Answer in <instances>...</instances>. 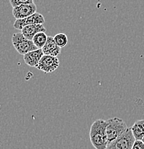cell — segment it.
<instances>
[{"instance_id":"1","label":"cell","mask_w":144,"mask_h":149,"mask_svg":"<svg viewBox=\"0 0 144 149\" xmlns=\"http://www.w3.org/2000/svg\"><path fill=\"white\" fill-rule=\"evenodd\" d=\"M107 120L98 119L93 123L90 130V139L95 149H106L108 139L106 134Z\"/></svg>"},{"instance_id":"2","label":"cell","mask_w":144,"mask_h":149,"mask_svg":"<svg viewBox=\"0 0 144 149\" xmlns=\"http://www.w3.org/2000/svg\"><path fill=\"white\" fill-rule=\"evenodd\" d=\"M128 128L126 123L123 119L115 117L107 120L106 134L108 144L121 136Z\"/></svg>"},{"instance_id":"3","label":"cell","mask_w":144,"mask_h":149,"mask_svg":"<svg viewBox=\"0 0 144 149\" xmlns=\"http://www.w3.org/2000/svg\"><path fill=\"white\" fill-rule=\"evenodd\" d=\"M12 42L17 52L22 55H24L31 51L38 49L32 40L24 37L22 33H15L12 35Z\"/></svg>"},{"instance_id":"4","label":"cell","mask_w":144,"mask_h":149,"mask_svg":"<svg viewBox=\"0 0 144 149\" xmlns=\"http://www.w3.org/2000/svg\"><path fill=\"white\" fill-rule=\"evenodd\" d=\"M135 141L131 128H128L121 136L108 143L106 149H132Z\"/></svg>"},{"instance_id":"5","label":"cell","mask_w":144,"mask_h":149,"mask_svg":"<svg viewBox=\"0 0 144 149\" xmlns=\"http://www.w3.org/2000/svg\"><path fill=\"white\" fill-rule=\"evenodd\" d=\"M60 61L57 57L44 55L39 62L36 68L45 73H50L58 68Z\"/></svg>"},{"instance_id":"6","label":"cell","mask_w":144,"mask_h":149,"mask_svg":"<svg viewBox=\"0 0 144 149\" xmlns=\"http://www.w3.org/2000/svg\"><path fill=\"white\" fill-rule=\"evenodd\" d=\"M45 22V20L43 15L38 13V12H35V14L26 18L21 19H16L13 26L16 29L22 30V29L25 27V26L36 24H43Z\"/></svg>"},{"instance_id":"7","label":"cell","mask_w":144,"mask_h":149,"mask_svg":"<svg viewBox=\"0 0 144 149\" xmlns=\"http://www.w3.org/2000/svg\"><path fill=\"white\" fill-rule=\"evenodd\" d=\"M37 12V6L35 3L28 4H21L13 7L12 15L16 19H21L31 16Z\"/></svg>"},{"instance_id":"8","label":"cell","mask_w":144,"mask_h":149,"mask_svg":"<svg viewBox=\"0 0 144 149\" xmlns=\"http://www.w3.org/2000/svg\"><path fill=\"white\" fill-rule=\"evenodd\" d=\"M44 55L58 57L61 53V47H60L55 42L54 37H48L45 46L42 48Z\"/></svg>"},{"instance_id":"9","label":"cell","mask_w":144,"mask_h":149,"mask_svg":"<svg viewBox=\"0 0 144 149\" xmlns=\"http://www.w3.org/2000/svg\"><path fill=\"white\" fill-rule=\"evenodd\" d=\"M43 55H44V53L42 52V49H37L35 50L29 52L28 53L23 55V57H24V62L28 66L36 68Z\"/></svg>"},{"instance_id":"10","label":"cell","mask_w":144,"mask_h":149,"mask_svg":"<svg viewBox=\"0 0 144 149\" xmlns=\"http://www.w3.org/2000/svg\"><path fill=\"white\" fill-rule=\"evenodd\" d=\"M40 32H46L45 27L43 26L42 24H31V25L25 26L21 30V32L24 37L30 40H33L35 35Z\"/></svg>"},{"instance_id":"11","label":"cell","mask_w":144,"mask_h":149,"mask_svg":"<svg viewBox=\"0 0 144 149\" xmlns=\"http://www.w3.org/2000/svg\"><path fill=\"white\" fill-rule=\"evenodd\" d=\"M131 128L136 140H142L144 136V120L136 121Z\"/></svg>"},{"instance_id":"12","label":"cell","mask_w":144,"mask_h":149,"mask_svg":"<svg viewBox=\"0 0 144 149\" xmlns=\"http://www.w3.org/2000/svg\"><path fill=\"white\" fill-rule=\"evenodd\" d=\"M47 37L48 36H47L45 32H40L35 35L32 41L38 49H42L47 42Z\"/></svg>"},{"instance_id":"13","label":"cell","mask_w":144,"mask_h":149,"mask_svg":"<svg viewBox=\"0 0 144 149\" xmlns=\"http://www.w3.org/2000/svg\"><path fill=\"white\" fill-rule=\"evenodd\" d=\"M55 42L60 47H64L68 42L67 36L65 33H58L54 37Z\"/></svg>"},{"instance_id":"14","label":"cell","mask_w":144,"mask_h":149,"mask_svg":"<svg viewBox=\"0 0 144 149\" xmlns=\"http://www.w3.org/2000/svg\"><path fill=\"white\" fill-rule=\"evenodd\" d=\"M10 3L12 7L21 5V4H34V0H10Z\"/></svg>"},{"instance_id":"15","label":"cell","mask_w":144,"mask_h":149,"mask_svg":"<svg viewBox=\"0 0 144 149\" xmlns=\"http://www.w3.org/2000/svg\"><path fill=\"white\" fill-rule=\"evenodd\" d=\"M132 149H144V143L142 140H136L133 145Z\"/></svg>"},{"instance_id":"16","label":"cell","mask_w":144,"mask_h":149,"mask_svg":"<svg viewBox=\"0 0 144 149\" xmlns=\"http://www.w3.org/2000/svg\"><path fill=\"white\" fill-rule=\"evenodd\" d=\"M142 141H143V142L144 143V136H143V139H142Z\"/></svg>"}]
</instances>
